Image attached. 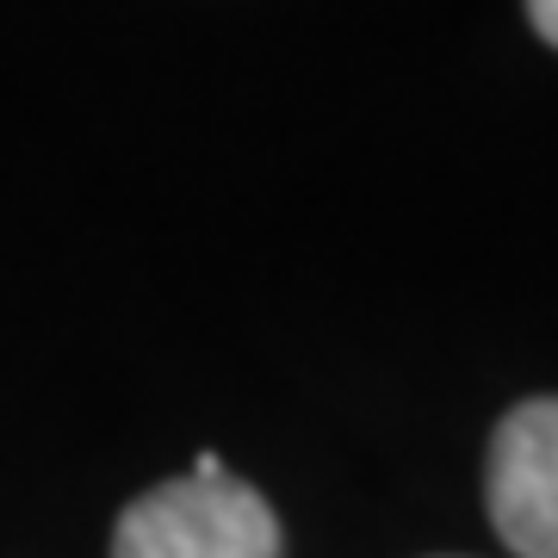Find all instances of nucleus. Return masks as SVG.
Instances as JSON below:
<instances>
[{
    "instance_id": "obj_2",
    "label": "nucleus",
    "mask_w": 558,
    "mask_h": 558,
    "mask_svg": "<svg viewBox=\"0 0 558 558\" xmlns=\"http://www.w3.org/2000/svg\"><path fill=\"white\" fill-rule=\"evenodd\" d=\"M484 497L515 558H558V398H527L497 422Z\"/></svg>"
},
{
    "instance_id": "obj_3",
    "label": "nucleus",
    "mask_w": 558,
    "mask_h": 558,
    "mask_svg": "<svg viewBox=\"0 0 558 558\" xmlns=\"http://www.w3.org/2000/svg\"><path fill=\"white\" fill-rule=\"evenodd\" d=\"M527 20H534V32L558 50V0H534V7H527Z\"/></svg>"
},
{
    "instance_id": "obj_4",
    "label": "nucleus",
    "mask_w": 558,
    "mask_h": 558,
    "mask_svg": "<svg viewBox=\"0 0 558 558\" xmlns=\"http://www.w3.org/2000/svg\"><path fill=\"white\" fill-rule=\"evenodd\" d=\"M186 478H230V472H223V459H218V453H199V459H193V472H186Z\"/></svg>"
},
{
    "instance_id": "obj_1",
    "label": "nucleus",
    "mask_w": 558,
    "mask_h": 558,
    "mask_svg": "<svg viewBox=\"0 0 558 558\" xmlns=\"http://www.w3.org/2000/svg\"><path fill=\"white\" fill-rule=\"evenodd\" d=\"M112 558H279V521L242 478H174L119 515Z\"/></svg>"
}]
</instances>
